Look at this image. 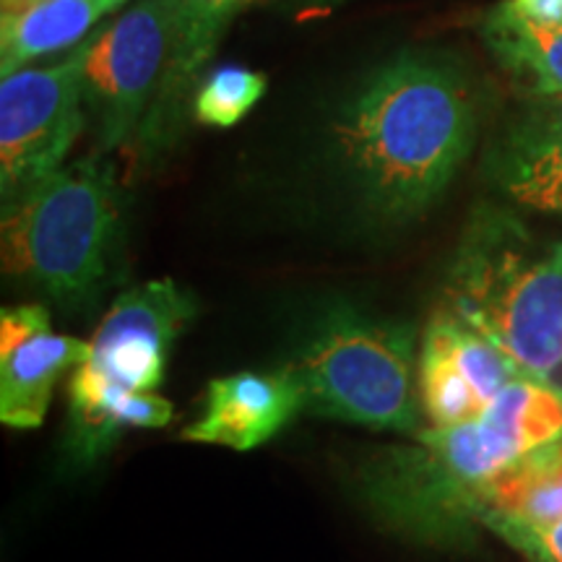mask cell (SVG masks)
<instances>
[{
  "mask_svg": "<svg viewBox=\"0 0 562 562\" xmlns=\"http://www.w3.org/2000/svg\"><path fill=\"white\" fill-rule=\"evenodd\" d=\"M474 94L448 58L404 53L383 63L349 97L334 121V151L372 214L419 216L474 146Z\"/></svg>",
  "mask_w": 562,
  "mask_h": 562,
  "instance_id": "cell-1",
  "label": "cell"
},
{
  "mask_svg": "<svg viewBox=\"0 0 562 562\" xmlns=\"http://www.w3.org/2000/svg\"><path fill=\"white\" fill-rule=\"evenodd\" d=\"M562 438V398L518 378L472 422L427 427L412 446L364 463V505L385 529L425 544H453L480 524L482 497L524 453Z\"/></svg>",
  "mask_w": 562,
  "mask_h": 562,
  "instance_id": "cell-2",
  "label": "cell"
},
{
  "mask_svg": "<svg viewBox=\"0 0 562 562\" xmlns=\"http://www.w3.org/2000/svg\"><path fill=\"white\" fill-rule=\"evenodd\" d=\"M442 297V311L497 344L529 381L562 362V240L533 235L508 211H474Z\"/></svg>",
  "mask_w": 562,
  "mask_h": 562,
  "instance_id": "cell-3",
  "label": "cell"
},
{
  "mask_svg": "<svg viewBox=\"0 0 562 562\" xmlns=\"http://www.w3.org/2000/svg\"><path fill=\"white\" fill-rule=\"evenodd\" d=\"M123 235L115 165L83 157L3 201L0 248L9 277L58 305H89L110 279Z\"/></svg>",
  "mask_w": 562,
  "mask_h": 562,
  "instance_id": "cell-4",
  "label": "cell"
},
{
  "mask_svg": "<svg viewBox=\"0 0 562 562\" xmlns=\"http://www.w3.org/2000/svg\"><path fill=\"white\" fill-rule=\"evenodd\" d=\"M414 357V326L341 302L315 315L290 368L307 414L370 430L414 432L419 419Z\"/></svg>",
  "mask_w": 562,
  "mask_h": 562,
  "instance_id": "cell-5",
  "label": "cell"
},
{
  "mask_svg": "<svg viewBox=\"0 0 562 562\" xmlns=\"http://www.w3.org/2000/svg\"><path fill=\"white\" fill-rule=\"evenodd\" d=\"M170 47V0H136L94 32L83 68V108L97 151L136 144L165 79Z\"/></svg>",
  "mask_w": 562,
  "mask_h": 562,
  "instance_id": "cell-6",
  "label": "cell"
},
{
  "mask_svg": "<svg viewBox=\"0 0 562 562\" xmlns=\"http://www.w3.org/2000/svg\"><path fill=\"white\" fill-rule=\"evenodd\" d=\"M91 37L58 63L19 68L0 81L3 201L66 167L70 146L87 123L83 68Z\"/></svg>",
  "mask_w": 562,
  "mask_h": 562,
  "instance_id": "cell-7",
  "label": "cell"
},
{
  "mask_svg": "<svg viewBox=\"0 0 562 562\" xmlns=\"http://www.w3.org/2000/svg\"><path fill=\"white\" fill-rule=\"evenodd\" d=\"M195 315V300L172 279L133 286L112 302L79 368L97 381L133 393H154L165 381L167 357Z\"/></svg>",
  "mask_w": 562,
  "mask_h": 562,
  "instance_id": "cell-8",
  "label": "cell"
},
{
  "mask_svg": "<svg viewBox=\"0 0 562 562\" xmlns=\"http://www.w3.org/2000/svg\"><path fill=\"white\" fill-rule=\"evenodd\" d=\"M518 378H524L518 364L456 315L438 311L427 323L417 360V396L430 427L476 419Z\"/></svg>",
  "mask_w": 562,
  "mask_h": 562,
  "instance_id": "cell-9",
  "label": "cell"
},
{
  "mask_svg": "<svg viewBox=\"0 0 562 562\" xmlns=\"http://www.w3.org/2000/svg\"><path fill=\"white\" fill-rule=\"evenodd\" d=\"M89 357V341L55 334L40 302L0 313V422L34 430L45 422L55 383Z\"/></svg>",
  "mask_w": 562,
  "mask_h": 562,
  "instance_id": "cell-10",
  "label": "cell"
},
{
  "mask_svg": "<svg viewBox=\"0 0 562 562\" xmlns=\"http://www.w3.org/2000/svg\"><path fill=\"white\" fill-rule=\"evenodd\" d=\"M252 0H170L172 47L165 79L159 83L149 115L140 125L133 154L140 161H154L170 151L182 136L195 87L203 68L214 58L216 45L227 32L232 19L248 9Z\"/></svg>",
  "mask_w": 562,
  "mask_h": 562,
  "instance_id": "cell-11",
  "label": "cell"
},
{
  "mask_svg": "<svg viewBox=\"0 0 562 562\" xmlns=\"http://www.w3.org/2000/svg\"><path fill=\"white\" fill-rule=\"evenodd\" d=\"M300 412H305V398L290 364L271 372H235L209 383L201 417L182 430V440L252 451Z\"/></svg>",
  "mask_w": 562,
  "mask_h": 562,
  "instance_id": "cell-12",
  "label": "cell"
},
{
  "mask_svg": "<svg viewBox=\"0 0 562 562\" xmlns=\"http://www.w3.org/2000/svg\"><path fill=\"white\" fill-rule=\"evenodd\" d=\"M490 170L521 206L562 214V97H539L508 125Z\"/></svg>",
  "mask_w": 562,
  "mask_h": 562,
  "instance_id": "cell-13",
  "label": "cell"
},
{
  "mask_svg": "<svg viewBox=\"0 0 562 562\" xmlns=\"http://www.w3.org/2000/svg\"><path fill=\"white\" fill-rule=\"evenodd\" d=\"M562 521V438L524 453L492 480L482 497L480 524L516 550Z\"/></svg>",
  "mask_w": 562,
  "mask_h": 562,
  "instance_id": "cell-14",
  "label": "cell"
},
{
  "mask_svg": "<svg viewBox=\"0 0 562 562\" xmlns=\"http://www.w3.org/2000/svg\"><path fill=\"white\" fill-rule=\"evenodd\" d=\"M172 404L154 393H133L74 370L68 383V456L94 463L125 430H157L170 425Z\"/></svg>",
  "mask_w": 562,
  "mask_h": 562,
  "instance_id": "cell-15",
  "label": "cell"
},
{
  "mask_svg": "<svg viewBox=\"0 0 562 562\" xmlns=\"http://www.w3.org/2000/svg\"><path fill=\"white\" fill-rule=\"evenodd\" d=\"M131 0H42L0 21V74L32 66L47 55L74 50Z\"/></svg>",
  "mask_w": 562,
  "mask_h": 562,
  "instance_id": "cell-16",
  "label": "cell"
},
{
  "mask_svg": "<svg viewBox=\"0 0 562 562\" xmlns=\"http://www.w3.org/2000/svg\"><path fill=\"white\" fill-rule=\"evenodd\" d=\"M482 37L497 63L533 97H562V26L537 24L508 0L482 21Z\"/></svg>",
  "mask_w": 562,
  "mask_h": 562,
  "instance_id": "cell-17",
  "label": "cell"
},
{
  "mask_svg": "<svg viewBox=\"0 0 562 562\" xmlns=\"http://www.w3.org/2000/svg\"><path fill=\"white\" fill-rule=\"evenodd\" d=\"M263 74L243 66H216L195 87L191 117L206 128H235L263 100Z\"/></svg>",
  "mask_w": 562,
  "mask_h": 562,
  "instance_id": "cell-18",
  "label": "cell"
},
{
  "mask_svg": "<svg viewBox=\"0 0 562 562\" xmlns=\"http://www.w3.org/2000/svg\"><path fill=\"white\" fill-rule=\"evenodd\" d=\"M518 552H524L531 562H562V521L531 537Z\"/></svg>",
  "mask_w": 562,
  "mask_h": 562,
  "instance_id": "cell-19",
  "label": "cell"
},
{
  "mask_svg": "<svg viewBox=\"0 0 562 562\" xmlns=\"http://www.w3.org/2000/svg\"><path fill=\"white\" fill-rule=\"evenodd\" d=\"M521 16L537 21V24H560L562 26V0H508Z\"/></svg>",
  "mask_w": 562,
  "mask_h": 562,
  "instance_id": "cell-20",
  "label": "cell"
},
{
  "mask_svg": "<svg viewBox=\"0 0 562 562\" xmlns=\"http://www.w3.org/2000/svg\"><path fill=\"white\" fill-rule=\"evenodd\" d=\"M284 3H292L297 5L302 11H315V13H323V11H331L336 5H341L344 0H284Z\"/></svg>",
  "mask_w": 562,
  "mask_h": 562,
  "instance_id": "cell-21",
  "label": "cell"
},
{
  "mask_svg": "<svg viewBox=\"0 0 562 562\" xmlns=\"http://www.w3.org/2000/svg\"><path fill=\"white\" fill-rule=\"evenodd\" d=\"M37 3H42V0H0V9H3V16H9V13H21Z\"/></svg>",
  "mask_w": 562,
  "mask_h": 562,
  "instance_id": "cell-22",
  "label": "cell"
}]
</instances>
